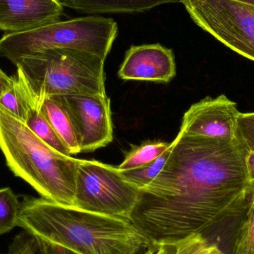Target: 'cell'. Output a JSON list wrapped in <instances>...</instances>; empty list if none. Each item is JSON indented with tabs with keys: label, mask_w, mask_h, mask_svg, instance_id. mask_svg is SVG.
Listing matches in <instances>:
<instances>
[{
	"label": "cell",
	"mask_w": 254,
	"mask_h": 254,
	"mask_svg": "<svg viewBox=\"0 0 254 254\" xmlns=\"http://www.w3.org/2000/svg\"><path fill=\"white\" fill-rule=\"evenodd\" d=\"M12 80L11 86L0 98V106L25 122L28 114L26 79L23 72L17 68Z\"/></svg>",
	"instance_id": "9a60e30c"
},
{
	"label": "cell",
	"mask_w": 254,
	"mask_h": 254,
	"mask_svg": "<svg viewBox=\"0 0 254 254\" xmlns=\"http://www.w3.org/2000/svg\"><path fill=\"white\" fill-rule=\"evenodd\" d=\"M6 254H48L45 243L24 231L16 235Z\"/></svg>",
	"instance_id": "44dd1931"
},
{
	"label": "cell",
	"mask_w": 254,
	"mask_h": 254,
	"mask_svg": "<svg viewBox=\"0 0 254 254\" xmlns=\"http://www.w3.org/2000/svg\"><path fill=\"white\" fill-rule=\"evenodd\" d=\"M20 201L10 188L0 189V236L17 226Z\"/></svg>",
	"instance_id": "ac0fdd59"
},
{
	"label": "cell",
	"mask_w": 254,
	"mask_h": 254,
	"mask_svg": "<svg viewBox=\"0 0 254 254\" xmlns=\"http://www.w3.org/2000/svg\"><path fill=\"white\" fill-rule=\"evenodd\" d=\"M58 96L74 126L80 152H93L113 141L110 99L106 94Z\"/></svg>",
	"instance_id": "ba28073f"
},
{
	"label": "cell",
	"mask_w": 254,
	"mask_h": 254,
	"mask_svg": "<svg viewBox=\"0 0 254 254\" xmlns=\"http://www.w3.org/2000/svg\"><path fill=\"white\" fill-rule=\"evenodd\" d=\"M158 254H211L216 247L203 234H192L173 241L160 242Z\"/></svg>",
	"instance_id": "e0dca14e"
},
{
	"label": "cell",
	"mask_w": 254,
	"mask_h": 254,
	"mask_svg": "<svg viewBox=\"0 0 254 254\" xmlns=\"http://www.w3.org/2000/svg\"><path fill=\"white\" fill-rule=\"evenodd\" d=\"M242 219L232 254H254V204H249V208Z\"/></svg>",
	"instance_id": "ffe728a7"
},
{
	"label": "cell",
	"mask_w": 254,
	"mask_h": 254,
	"mask_svg": "<svg viewBox=\"0 0 254 254\" xmlns=\"http://www.w3.org/2000/svg\"><path fill=\"white\" fill-rule=\"evenodd\" d=\"M176 74L174 54L160 44L132 46L119 71L125 80L169 83Z\"/></svg>",
	"instance_id": "30bf717a"
},
{
	"label": "cell",
	"mask_w": 254,
	"mask_h": 254,
	"mask_svg": "<svg viewBox=\"0 0 254 254\" xmlns=\"http://www.w3.org/2000/svg\"><path fill=\"white\" fill-rule=\"evenodd\" d=\"M139 195L140 190L127 181L117 167L78 159L75 207L130 220Z\"/></svg>",
	"instance_id": "8992f818"
},
{
	"label": "cell",
	"mask_w": 254,
	"mask_h": 254,
	"mask_svg": "<svg viewBox=\"0 0 254 254\" xmlns=\"http://www.w3.org/2000/svg\"><path fill=\"white\" fill-rule=\"evenodd\" d=\"M211 254H225V253L224 252V251H222V249H221L220 246L216 244V249H215V250L213 251V253Z\"/></svg>",
	"instance_id": "83f0119b"
},
{
	"label": "cell",
	"mask_w": 254,
	"mask_h": 254,
	"mask_svg": "<svg viewBox=\"0 0 254 254\" xmlns=\"http://www.w3.org/2000/svg\"><path fill=\"white\" fill-rule=\"evenodd\" d=\"M17 227L76 254H139L152 242L129 220L23 197Z\"/></svg>",
	"instance_id": "7a4b0ae2"
},
{
	"label": "cell",
	"mask_w": 254,
	"mask_h": 254,
	"mask_svg": "<svg viewBox=\"0 0 254 254\" xmlns=\"http://www.w3.org/2000/svg\"><path fill=\"white\" fill-rule=\"evenodd\" d=\"M63 7L81 13H137L182 0H58Z\"/></svg>",
	"instance_id": "7c38bea8"
},
{
	"label": "cell",
	"mask_w": 254,
	"mask_h": 254,
	"mask_svg": "<svg viewBox=\"0 0 254 254\" xmlns=\"http://www.w3.org/2000/svg\"><path fill=\"white\" fill-rule=\"evenodd\" d=\"M238 134L249 152H254V113H240L237 120Z\"/></svg>",
	"instance_id": "7402d4cb"
},
{
	"label": "cell",
	"mask_w": 254,
	"mask_h": 254,
	"mask_svg": "<svg viewBox=\"0 0 254 254\" xmlns=\"http://www.w3.org/2000/svg\"><path fill=\"white\" fill-rule=\"evenodd\" d=\"M234 1L245 3V4H253L254 5V0H234Z\"/></svg>",
	"instance_id": "f1b7e54d"
},
{
	"label": "cell",
	"mask_w": 254,
	"mask_h": 254,
	"mask_svg": "<svg viewBox=\"0 0 254 254\" xmlns=\"http://www.w3.org/2000/svg\"><path fill=\"white\" fill-rule=\"evenodd\" d=\"M240 113L237 103L226 95L206 97L185 113L178 134L239 138L237 120Z\"/></svg>",
	"instance_id": "9c48e42d"
},
{
	"label": "cell",
	"mask_w": 254,
	"mask_h": 254,
	"mask_svg": "<svg viewBox=\"0 0 254 254\" xmlns=\"http://www.w3.org/2000/svg\"><path fill=\"white\" fill-rule=\"evenodd\" d=\"M201 29L254 61V5L234 0H182Z\"/></svg>",
	"instance_id": "52a82bcc"
},
{
	"label": "cell",
	"mask_w": 254,
	"mask_h": 254,
	"mask_svg": "<svg viewBox=\"0 0 254 254\" xmlns=\"http://www.w3.org/2000/svg\"><path fill=\"white\" fill-rule=\"evenodd\" d=\"M117 34V23L110 18L91 16L58 21L25 32L4 34L0 39V56L16 65L22 58L44 51L69 49L106 60Z\"/></svg>",
	"instance_id": "5b68a950"
},
{
	"label": "cell",
	"mask_w": 254,
	"mask_h": 254,
	"mask_svg": "<svg viewBox=\"0 0 254 254\" xmlns=\"http://www.w3.org/2000/svg\"><path fill=\"white\" fill-rule=\"evenodd\" d=\"M104 62L89 52L55 49L25 57L16 66L41 99L56 95L106 94Z\"/></svg>",
	"instance_id": "277c9868"
},
{
	"label": "cell",
	"mask_w": 254,
	"mask_h": 254,
	"mask_svg": "<svg viewBox=\"0 0 254 254\" xmlns=\"http://www.w3.org/2000/svg\"><path fill=\"white\" fill-rule=\"evenodd\" d=\"M0 149L10 171L31 185L42 198L75 207L78 159L54 150L23 121L1 106Z\"/></svg>",
	"instance_id": "3957f363"
},
{
	"label": "cell",
	"mask_w": 254,
	"mask_h": 254,
	"mask_svg": "<svg viewBox=\"0 0 254 254\" xmlns=\"http://www.w3.org/2000/svg\"><path fill=\"white\" fill-rule=\"evenodd\" d=\"M170 146L171 143L164 141H147L134 146L117 169L125 172L143 167L161 156Z\"/></svg>",
	"instance_id": "2e32d148"
},
{
	"label": "cell",
	"mask_w": 254,
	"mask_h": 254,
	"mask_svg": "<svg viewBox=\"0 0 254 254\" xmlns=\"http://www.w3.org/2000/svg\"><path fill=\"white\" fill-rule=\"evenodd\" d=\"M249 204H254V181L250 182L249 188Z\"/></svg>",
	"instance_id": "4316f807"
},
{
	"label": "cell",
	"mask_w": 254,
	"mask_h": 254,
	"mask_svg": "<svg viewBox=\"0 0 254 254\" xmlns=\"http://www.w3.org/2000/svg\"><path fill=\"white\" fill-rule=\"evenodd\" d=\"M26 79V78H25ZM27 100H28V114L25 121L27 127L45 143L54 150L62 155L71 156L65 143L62 141L53 127L49 123L41 110V102L37 95L31 90L26 80Z\"/></svg>",
	"instance_id": "4fadbf2b"
},
{
	"label": "cell",
	"mask_w": 254,
	"mask_h": 254,
	"mask_svg": "<svg viewBox=\"0 0 254 254\" xmlns=\"http://www.w3.org/2000/svg\"><path fill=\"white\" fill-rule=\"evenodd\" d=\"M12 77H8L2 70L0 68V98L1 95L11 86Z\"/></svg>",
	"instance_id": "603a6c76"
},
{
	"label": "cell",
	"mask_w": 254,
	"mask_h": 254,
	"mask_svg": "<svg viewBox=\"0 0 254 254\" xmlns=\"http://www.w3.org/2000/svg\"><path fill=\"white\" fill-rule=\"evenodd\" d=\"M158 252H159V243H152L148 249L139 254H158Z\"/></svg>",
	"instance_id": "484cf974"
},
{
	"label": "cell",
	"mask_w": 254,
	"mask_h": 254,
	"mask_svg": "<svg viewBox=\"0 0 254 254\" xmlns=\"http://www.w3.org/2000/svg\"><path fill=\"white\" fill-rule=\"evenodd\" d=\"M246 164H247L249 180L250 182H253L254 181V152H249L248 154Z\"/></svg>",
	"instance_id": "d4e9b609"
},
{
	"label": "cell",
	"mask_w": 254,
	"mask_h": 254,
	"mask_svg": "<svg viewBox=\"0 0 254 254\" xmlns=\"http://www.w3.org/2000/svg\"><path fill=\"white\" fill-rule=\"evenodd\" d=\"M170 152V147L152 162L135 170L121 173L128 182L137 187L139 190L143 189L161 173L167 163Z\"/></svg>",
	"instance_id": "d6986e66"
},
{
	"label": "cell",
	"mask_w": 254,
	"mask_h": 254,
	"mask_svg": "<svg viewBox=\"0 0 254 254\" xmlns=\"http://www.w3.org/2000/svg\"><path fill=\"white\" fill-rule=\"evenodd\" d=\"M249 152L240 137L178 134L161 173L140 190L130 221L160 243L241 219L249 206Z\"/></svg>",
	"instance_id": "6da1fadb"
},
{
	"label": "cell",
	"mask_w": 254,
	"mask_h": 254,
	"mask_svg": "<svg viewBox=\"0 0 254 254\" xmlns=\"http://www.w3.org/2000/svg\"><path fill=\"white\" fill-rule=\"evenodd\" d=\"M39 100L41 102L42 112L65 143L71 155L80 153L74 126L59 97H46Z\"/></svg>",
	"instance_id": "5bb4252c"
},
{
	"label": "cell",
	"mask_w": 254,
	"mask_h": 254,
	"mask_svg": "<svg viewBox=\"0 0 254 254\" xmlns=\"http://www.w3.org/2000/svg\"><path fill=\"white\" fill-rule=\"evenodd\" d=\"M63 10L58 0H0V31H31L61 21Z\"/></svg>",
	"instance_id": "8fae6325"
},
{
	"label": "cell",
	"mask_w": 254,
	"mask_h": 254,
	"mask_svg": "<svg viewBox=\"0 0 254 254\" xmlns=\"http://www.w3.org/2000/svg\"><path fill=\"white\" fill-rule=\"evenodd\" d=\"M44 243L48 254H76L73 253L71 251L61 247V246L50 244V243H46V242H44Z\"/></svg>",
	"instance_id": "cb8c5ba5"
}]
</instances>
